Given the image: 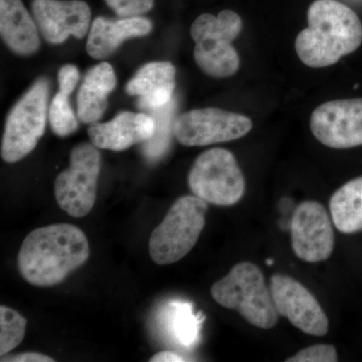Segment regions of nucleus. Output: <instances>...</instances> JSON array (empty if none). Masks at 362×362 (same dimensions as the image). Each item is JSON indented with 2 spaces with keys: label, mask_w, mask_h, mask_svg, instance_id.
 I'll list each match as a JSON object with an SVG mask.
<instances>
[{
  "label": "nucleus",
  "mask_w": 362,
  "mask_h": 362,
  "mask_svg": "<svg viewBox=\"0 0 362 362\" xmlns=\"http://www.w3.org/2000/svg\"><path fill=\"white\" fill-rule=\"evenodd\" d=\"M89 256V242L82 230L54 223L28 233L18 252V270L30 284L52 287L84 265Z\"/></svg>",
  "instance_id": "f257e3e1"
},
{
  "label": "nucleus",
  "mask_w": 362,
  "mask_h": 362,
  "mask_svg": "<svg viewBox=\"0 0 362 362\" xmlns=\"http://www.w3.org/2000/svg\"><path fill=\"white\" fill-rule=\"evenodd\" d=\"M308 28L295 40L299 59L311 68H325L352 54L362 42V23L350 7L337 0H315L309 6Z\"/></svg>",
  "instance_id": "f03ea898"
},
{
  "label": "nucleus",
  "mask_w": 362,
  "mask_h": 362,
  "mask_svg": "<svg viewBox=\"0 0 362 362\" xmlns=\"http://www.w3.org/2000/svg\"><path fill=\"white\" fill-rule=\"evenodd\" d=\"M211 293L216 303L239 312L256 327L271 329L278 322L270 288L261 269L251 262L233 266L228 275L214 283Z\"/></svg>",
  "instance_id": "7ed1b4c3"
},
{
  "label": "nucleus",
  "mask_w": 362,
  "mask_h": 362,
  "mask_svg": "<svg viewBox=\"0 0 362 362\" xmlns=\"http://www.w3.org/2000/svg\"><path fill=\"white\" fill-rule=\"evenodd\" d=\"M243 28L240 16L225 9L218 16L204 13L190 28L194 40V59L199 69L209 77L228 78L240 69V57L232 42Z\"/></svg>",
  "instance_id": "20e7f679"
},
{
  "label": "nucleus",
  "mask_w": 362,
  "mask_h": 362,
  "mask_svg": "<svg viewBox=\"0 0 362 362\" xmlns=\"http://www.w3.org/2000/svg\"><path fill=\"white\" fill-rule=\"evenodd\" d=\"M207 202L195 195L181 197L173 204L149 240L150 257L157 265H169L194 249L206 226Z\"/></svg>",
  "instance_id": "39448f33"
},
{
  "label": "nucleus",
  "mask_w": 362,
  "mask_h": 362,
  "mask_svg": "<svg viewBox=\"0 0 362 362\" xmlns=\"http://www.w3.org/2000/svg\"><path fill=\"white\" fill-rule=\"evenodd\" d=\"M49 96V80L40 78L9 112L1 143V157L7 163L25 158L44 135Z\"/></svg>",
  "instance_id": "423d86ee"
},
{
  "label": "nucleus",
  "mask_w": 362,
  "mask_h": 362,
  "mask_svg": "<svg viewBox=\"0 0 362 362\" xmlns=\"http://www.w3.org/2000/svg\"><path fill=\"white\" fill-rule=\"evenodd\" d=\"M188 185L195 197L221 206L238 204L246 190L237 159L223 148L207 150L195 159L188 173Z\"/></svg>",
  "instance_id": "0eeeda50"
},
{
  "label": "nucleus",
  "mask_w": 362,
  "mask_h": 362,
  "mask_svg": "<svg viewBox=\"0 0 362 362\" xmlns=\"http://www.w3.org/2000/svg\"><path fill=\"white\" fill-rule=\"evenodd\" d=\"M101 171V154L92 143H81L71 149L70 165L54 181V195L59 207L74 218L92 211L97 197Z\"/></svg>",
  "instance_id": "6e6552de"
},
{
  "label": "nucleus",
  "mask_w": 362,
  "mask_h": 362,
  "mask_svg": "<svg viewBox=\"0 0 362 362\" xmlns=\"http://www.w3.org/2000/svg\"><path fill=\"white\" fill-rule=\"evenodd\" d=\"M251 119L218 108L194 109L176 117L175 139L185 146L206 145L240 139L252 130Z\"/></svg>",
  "instance_id": "1a4fd4ad"
},
{
  "label": "nucleus",
  "mask_w": 362,
  "mask_h": 362,
  "mask_svg": "<svg viewBox=\"0 0 362 362\" xmlns=\"http://www.w3.org/2000/svg\"><path fill=\"white\" fill-rule=\"evenodd\" d=\"M270 291L279 315L284 316L305 334L324 337L329 321L318 300L303 284L290 276L275 274Z\"/></svg>",
  "instance_id": "9d476101"
},
{
  "label": "nucleus",
  "mask_w": 362,
  "mask_h": 362,
  "mask_svg": "<svg viewBox=\"0 0 362 362\" xmlns=\"http://www.w3.org/2000/svg\"><path fill=\"white\" fill-rule=\"evenodd\" d=\"M319 142L334 149L362 145V98L333 100L317 107L310 118Z\"/></svg>",
  "instance_id": "9b49d317"
},
{
  "label": "nucleus",
  "mask_w": 362,
  "mask_h": 362,
  "mask_svg": "<svg viewBox=\"0 0 362 362\" xmlns=\"http://www.w3.org/2000/svg\"><path fill=\"white\" fill-rule=\"evenodd\" d=\"M292 249L307 263L325 261L334 249V230L327 211L314 201L301 202L291 221Z\"/></svg>",
  "instance_id": "f8f14e48"
},
{
  "label": "nucleus",
  "mask_w": 362,
  "mask_h": 362,
  "mask_svg": "<svg viewBox=\"0 0 362 362\" xmlns=\"http://www.w3.org/2000/svg\"><path fill=\"white\" fill-rule=\"evenodd\" d=\"M32 13L49 44H64L71 35L82 40L90 30V6L82 0H33Z\"/></svg>",
  "instance_id": "ddd939ff"
},
{
  "label": "nucleus",
  "mask_w": 362,
  "mask_h": 362,
  "mask_svg": "<svg viewBox=\"0 0 362 362\" xmlns=\"http://www.w3.org/2000/svg\"><path fill=\"white\" fill-rule=\"evenodd\" d=\"M156 128V119L152 115L121 112L109 122L90 124L88 135L98 148L123 151L138 143L148 142Z\"/></svg>",
  "instance_id": "4468645a"
},
{
  "label": "nucleus",
  "mask_w": 362,
  "mask_h": 362,
  "mask_svg": "<svg viewBox=\"0 0 362 362\" xmlns=\"http://www.w3.org/2000/svg\"><path fill=\"white\" fill-rule=\"evenodd\" d=\"M175 66L170 62H151L141 66L126 85L130 96H138V108L153 111L173 101Z\"/></svg>",
  "instance_id": "2eb2a0df"
},
{
  "label": "nucleus",
  "mask_w": 362,
  "mask_h": 362,
  "mask_svg": "<svg viewBox=\"0 0 362 362\" xmlns=\"http://www.w3.org/2000/svg\"><path fill=\"white\" fill-rule=\"evenodd\" d=\"M151 30V21L141 16L117 21L99 16L90 25L86 51L93 59L108 58L126 40L145 37Z\"/></svg>",
  "instance_id": "dca6fc26"
},
{
  "label": "nucleus",
  "mask_w": 362,
  "mask_h": 362,
  "mask_svg": "<svg viewBox=\"0 0 362 362\" xmlns=\"http://www.w3.org/2000/svg\"><path fill=\"white\" fill-rule=\"evenodd\" d=\"M39 28L21 0H0V33L4 44L18 56L40 49Z\"/></svg>",
  "instance_id": "f3484780"
},
{
  "label": "nucleus",
  "mask_w": 362,
  "mask_h": 362,
  "mask_svg": "<svg viewBox=\"0 0 362 362\" xmlns=\"http://www.w3.org/2000/svg\"><path fill=\"white\" fill-rule=\"evenodd\" d=\"M116 84L113 66L106 62L87 71L77 95V114L81 122L93 124L102 118L108 107L109 94Z\"/></svg>",
  "instance_id": "a211bd4d"
},
{
  "label": "nucleus",
  "mask_w": 362,
  "mask_h": 362,
  "mask_svg": "<svg viewBox=\"0 0 362 362\" xmlns=\"http://www.w3.org/2000/svg\"><path fill=\"white\" fill-rule=\"evenodd\" d=\"M157 320L165 337L176 346L192 349L199 342L204 317L194 314V307L188 302L169 301L162 306Z\"/></svg>",
  "instance_id": "6ab92c4d"
},
{
  "label": "nucleus",
  "mask_w": 362,
  "mask_h": 362,
  "mask_svg": "<svg viewBox=\"0 0 362 362\" xmlns=\"http://www.w3.org/2000/svg\"><path fill=\"white\" fill-rule=\"evenodd\" d=\"M80 73L77 66L66 65L59 71V92L52 99L49 107V123L54 134L66 137L78 128L77 117L71 109L69 98L77 87Z\"/></svg>",
  "instance_id": "aec40b11"
},
{
  "label": "nucleus",
  "mask_w": 362,
  "mask_h": 362,
  "mask_svg": "<svg viewBox=\"0 0 362 362\" xmlns=\"http://www.w3.org/2000/svg\"><path fill=\"white\" fill-rule=\"evenodd\" d=\"M331 218L339 232L362 230V176L345 183L331 197Z\"/></svg>",
  "instance_id": "412c9836"
},
{
  "label": "nucleus",
  "mask_w": 362,
  "mask_h": 362,
  "mask_svg": "<svg viewBox=\"0 0 362 362\" xmlns=\"http://www.w3.org/2000/svg\"><path fill=\"white\" fill-rule=\"evenodd\" d=\"M175 103H170L163 108L150 111L156 119V128L153 137L148 142L143 143L142 152L144 156L150 161H156L165 154L170 143V133L173 131V115Z\"/></svg>",
  "instance_id": "4be33fe9"
},
{
  "label": "nucleus",
  "mask_w": 362,
  "mask_h": 362,
  "mask_svg": "<svg viewBox=\"0 0 362 362\" xmlns=\"http://www.w3.org/2000/svg\"><path fill=\"white\" fill-rule=\"evenodd\" d=\"M28 320L18 312L1 305L0 307V356L16 349L25 338Z\"/></svg>",
  "instance_id": "5701e85b"
},
{
  "label": "nucleus",
  "mask_w": 362,
  "mask_h": 362,
  "mask_svg": "<svg viewBox=\"0 0 362 362\" xmlns=\"http://www.w3.org/2000/svg\"><path fill=\"white\" fill-rule=\"evenodd\" d=\"M112 11L121 18H136L149 13L154 0H104Z\"/></svg>",
  "instance_id": "b1692460"
},
{
  "label": "nucleus",
  "mask_w": 362,
  "mask_h": 362,
  "mask_svg": "<svg viewBox=\"0 0 362 362\" xmlns=\"http://www.w3.org/2000/svg\"><path fill=\"white\" fill-rule=\"evenodd\" d=\"M337 350L329 344H317L300 350L288 362H337Z\"/></svg>",
  "instance_id": "393cba45"
},
{
  "label": "nucleus",
  "mask_w": 362,
  "mask_h": 362,
  "mask_svg": "<svg viewBox=\"0 0 362 362\" xmlns=\"http://www.w3.org/2000/svg\"><path fill=\"white\" fill-rule=\"evenodd\" d=\"M1 362H54L52 357L39 354V352H25L16 356H1Z\"/></svg>",
  "instance_id": "a878e982"
},
{
  "label": "nucleus",
  "mask_w": 362,
  "mask_h": 362,
  "mask_svg": "<svg viewBox=\"0 0 362 362\" xmlns=\"http://www.w3.org/2000/svg\"><path fill=\"white\" fill-rule=\"evenodd\" d=\"M151 362H182L187 361L185 357L175 354L173 351H164L157 352L153 356L150 358Z\"/></svg>",
  "instance_id": "bb28decb"
}]
</instances>
